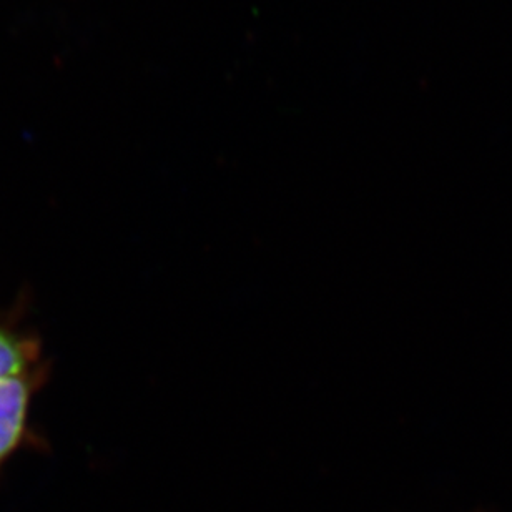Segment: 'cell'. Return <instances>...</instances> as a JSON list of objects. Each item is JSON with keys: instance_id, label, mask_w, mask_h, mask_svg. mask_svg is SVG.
<instances>
[{"instance_id": "1", "label": "cell", "mask_w": 512, "mask_h": 512, "mask_svg": "<svg viewBox=\"0 0 512 512\" xmlns=\"http://www.w3.org/2000/svg\"><path fill=\"white\" fill-rule=\"evenodd\" d=\"M52 365L20 371L0 378V478L7 464L24 449L47 448V441L35 428L32 409L35 398L49 383Z\"/></svg>"}, {"instance_id": "2", "label": "cell", "mask_w": 512, "mask_h": 512, "mask_svg": "<svg viewBox=\"0 0 512 512\" xmlns=\"http://www.w3.org/2000/svg\"><path fill=\"white\" fill-rule=\"evenodd\" d=\"M27 301L20 296L9 310L0 311V378L47 363L44 341L27 321Z\"/></svg>"}]
</instances>
